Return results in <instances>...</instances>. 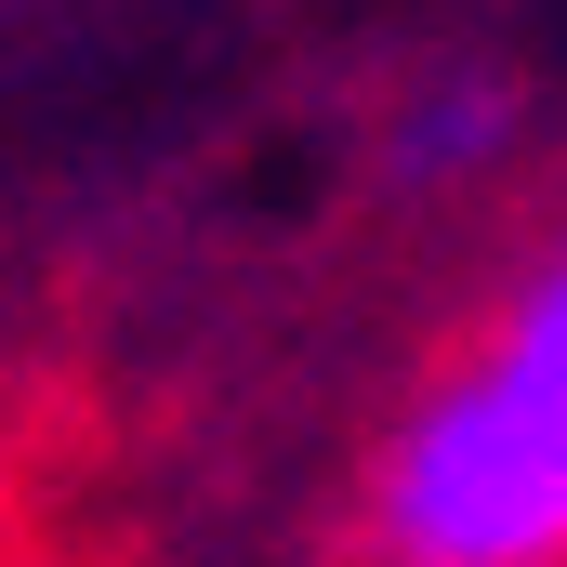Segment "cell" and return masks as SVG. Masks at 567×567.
Listing matches in <instances>:
<instances>
[{"label": "cell", "mask_w": 567, "mask_h": 567, "mask_svg": "<svg viewBox=\"0 0 567 567\" xmlns=\"http://www.w3.org/2000/svg\"><path fill=\"white\" fill-rule=\"evenodd\" d=\"M370 567H567V238L383 423Z\"/></svg>", "instance_id": "cell-1"}, {"label": "cell", "mask_w": 567, "mask_h": 567, "mask_svg": "<svg viewBox=\"0 0 567 567\" xmlns=\"http://www.w3.org/2000/svg\"><path fill=\"white\" fill-rule=\"evenodd\" d=\"M515 120H528V93L502 66H435L423 93L383 120V172L423 185V198H449V185H475V172L515 158Z\"/></svg>", "instance_id": "cell-2"}]
</instances>
